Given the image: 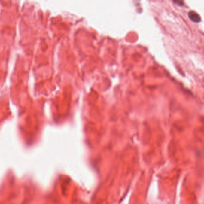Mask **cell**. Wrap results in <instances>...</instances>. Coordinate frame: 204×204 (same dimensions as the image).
Instances as JSON below:
<instances>
[{
    "label": "cell",
    "mask_w": 204,
    "mask_h": 204,
    "mask_svg": "<svg viewBox=\"0 0 204 204\" xmlns=\"http://www.w3.org/2000/svg\"><path fill=\"white\" fill-rule=\"evenodd\" d=\"M189 17L191 20L194 22H199L201 21V16L196 12L193 11H190L189 13Z\"/></svg>",
    "instance_id": "1"
}]
</instances>
